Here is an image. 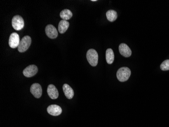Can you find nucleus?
<instances>
[{
	"label": "nucleus",
	"mask_w": 169,
	"mask_h": 127,
	"mask_svg": "<svg viewBox=\"0 0 169 127\" xmlns=\"http://www.w3.org/2000/svg\"><path fill=\"white\" fill-rule=\"evenodd\" d=\"M131 74V71L128 67H121L118 70L116 77L121 82H125L128 80Z\"/></svg>",
	"instance_id": "f257e3e1"
},
{
	"label": "nucleus",
	"mask_w": 169,
	"mask_h": 127,
	"mask_svg": "<svg viewBox=\"0 0 169 127\" xmlns=\"http://www.w3.org/2000/svg\"><path fill=\"white\" fill-rule=\"evenodd\" d=\"M87 59L91 65L93 67L97 66L98 62V55L97 52L93 49H90L87 52Z\"/></svg>",
	"instance_id": "f03ea898"
},
{
	"label": "nucleus",
	"mask_w": 169,
	"mask_h": 127,
	"mask_svg": "<svg viewBox=\"0 0 169 127\" xmlns=\"http://www.w3.org/2000/svg\"><path fill=\"white\" fill-rule=\"evenodd\" d=\"M31 43V39L29 36H26L21 39L18 47V50L20 52H24L27 50Z\"/></svg>",
	"instance_id": "7ed1b4c3"
},
{
	"label": "nucleus",
	"mask_w": 169,
	"mask_h": 127,
	"mask_svg": "<svg viewBox=\"0 0 169 127\" xmlns=\"http://www.w3.org/2000/svg\"><path fill=\"white\" fill-rule=\"evenodd\" d=\"M12 26L16 31H20L24 27V20L21 16L16 15L14 16L12 20Z\"/></svg>",
	"instance_id": "20e7f679"
},
{
	"label": "nucleus",
	"mask_w": 169,
	"mask_h": 127,
	"mask_svg": "<svg viewBox=\"0 0 169 127\" xmlns=\"http://www.w3.org/2000/svg\"><path fill=\"white\" fill-rule=\"evenodd\" d=\"M38 72V67L34 65L29 66L23 71V74L26 78H31Z\"/></svg>",
	"instance_id": "39448f33"
},
{
	"label": "nucleus",
	"mask_w": 169,
	"mask_h": 127,
	"mask_svg": "<svg viewBox=\"0 0 169 127\" xmlns=\"http://www.w3.org/2000/svg\"><path fill=\"white\" fill-rule=\"evenodd\" d=\"M20 41L19 35L16 33H13L9 37V45L11 48H15L18 47Z\"/></svg>",
	"instance_id": "423d86ee"
},
{
	"label": "nucleus",
	"mask_w": 169,
	"mask_h": 127,
	"mask_svg": "<svg viewBox=\"0 0 169 127\" xmlns=\"http://www.w3.org/2000/svg\"><path fill=\"white\" fill-rule=\"evenodd\" d=\"M45 32L47 36L50 39H55L58 36V31L54 26L48 24L45 28Z\"/></svg>",
	"instance_id": "0eeeda50"
},
{
	"label": "nucleus",
	"mask_w": 169,
	"mask_h": 127,
	"mask_svg": "<svg viewBox=\"0 0 169 127\" xmlns=\"http://www.w3.org/2000/svg\"><path fill=\"white\" fill-rule=\"evenodd\" d=\"M30 92L35 98H40L42 95V89L40 84L34 83L31 86Z\"/></svg>",
	"instance_id": "6e6552de"
},
{
	"label": "nucleus",
	"mask_w": 169,
	"mask_h": 127,
	"mask_svg": "<svg viewBox=\"0 0 169 127\" xmlns=\"http://www.w3.org/2000/svg\"><path fill=\"white\" fill-rule=\"evenodd\" d=\"M47 110L49 114L53 116H58L60 115L62 112V108L56 104L50 105L47 107Z\"/></svg>",
	"instance_id": "1a4fd4ad"
},
{
	"label": "nucleus",
	"mask_w": 169,
	"mask_h": 127,
	"mask_svg": "<svg viewBox=\"0 0 169 127\" xmlns=\"http://www.w3.org/2000/svg\"><path fill=\"white\" fill-rule=\"evenodd\" d=\"M119 49L120 53L123 57L128 58L131 55V50L126 44L121 43L120 45Z\"/></svg>",
	"instance_id": "9d476101"
},
{
	"label": "nucleus",
	"mask_w": 169,
	"mask_h": 127,
	"mask_svg": "<svg viewBox=\"0 0 169 127\" xmlns=\"http://www.w3.org/2000/svg\"><path fill=\"white\" fill-rule=\"evenodd\" d=\"M47 93L52 99H56L59 96V93L57 88L53 84H49L47 88Z\"/></svg>",
	"instance_id": "9b49d317"
},
{
	"label": "nucleus",
	"mask_w": 169,
	"mask_h": 127,
	"mask_svg": "<svg viewBox=\"0 0 169 127\" xmlns=\"http://www.w3.org/2000/svg\"><path fill=\"white\" fill-rule=\"evenodd\" d=\"M62 89L65 96L68 99H72L74 97V90L68 84L66 83L63 84Z\"/></svg>",
	"instance_id": "f8f14e48"
},
{
	"label": "nucleus",
	"mask_w": 169,
	"mask_h": 127,
	"mask_svg": "<svg viewBox=\"0 0 169 127\" xmlns=\"http://www.w3.org/2000/svg\"><path fill=\"white\" fill-rule=\"evenodd\" d=\"M70 26L69 22L67 21L61 20L58 24V31L60 34H64L68 29Z\"/></svg>",
	"instance_id": "ddd939ff"
},
{
	"label": "nucleus",
	"mask_w": 169,
	"mask_h": 127,
	"mask_svg": "<svg viewBox=\"0 0 169 127\" xmlns=\"http://www.w3.org/2000/svg\"><path fill=\"white\" fill-rule=\"evenodd\" d=\"M115 59V55L113 49L108 48L106 51V60L108 64L113 63Z\"/></svg>",
	"instance_id": "4468645a"
},
{
	"label": "nucleus",
	"mask_w": 169,
	"mask_h": 127,
	"mask_svg": "<svg viewBox=\"0 0 169 127\" xmlns=\"http://www.w3.org/2000/svg\"><path fill=\"white\" fill-rule=\"evenodd\" d=\"M106 16L107 19L110 22L115 21L118 17L117 13L116 11L113 10H109L108 11L106 12Z\"/></svg>",
	"instance_id": "2eb2a0df"
},
{
	"label": "nucleus",
	"mask_w": 169,
	"mask_h": 127,
	"mask_svg": "<svg viewBox=\"0 0 169 127\" xmlns=\"http://www.w3.org/2000/svg\"><path fill=\"white\" fill-rule=\"evenodd\" d=\"M60 16L62 20L67 21L72 18V13L71 11L68 9H64L60 12Z\"/></svg>",
	"instance_id": "dca6fc26"
},
{
	"label": "nucleus",
	"mask_w": 169,
	"mask_h": 127,
	"mask_svg": "<svg viewBox=\"0 0 169 127\" xmlns=\"http://www.w3.org/2000/svg\"><path fill=\"white\" fill-rule=\"evenodd\" d=\"M160 67L162 70H169V60H167L162 62Z\"/></svg>",
	"instance_id": "f3484780"
},
{
	"label": "nucleus",
	"mask_w": 169,
	"mask_h": 127,
	"mask_svg": "<svg viewBox=\"0 0 169 127\" xmlns=\"http://www.w3.org/2000/svg\"><path fill=\"white\" fill-rule=\"evenodd\" d=\"M92 2H96L97 0H92Z\"/></svg>",
	"instance_id": "a211bd4d"
}]
</instances>
